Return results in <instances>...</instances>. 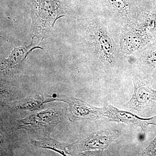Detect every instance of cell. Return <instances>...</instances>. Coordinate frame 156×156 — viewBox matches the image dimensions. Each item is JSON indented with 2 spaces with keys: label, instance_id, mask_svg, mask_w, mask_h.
I'll return each instance as SVG.
<instances>
[{
  "label": "cell",
  "instance_id": "obj_10",
  "mask_svg": "<svg viewBox=\"0 0 156 156\" xmlns=\"http://www.w3.org/2000/svg\"><path fill=\"white\" fill-rule=\"evenodd\" d=\"M30 143L37 147L52 150L63 156L70 155L67 149L69 144L60 142L51 138L50 136L41 138L38 140H31Z\"/></svg>",
  "mask_w": 156,
  "mask_h": 156
},
{
  "label": "cell",
  "instance_id": "obj_7",
  "mask_svg": "<svg viewBox=\"0 0 156 156\" xmlns=\"http://www.w3.org/2000/svg\"><path fill=\"white\" fill-rule=\"evenodd\" d=\"M56 101H60V98L45 97L40 94H35L20 100L14 101L8 103L6 106L12 111H35L44 108L47 103Z\"/></svg>",
  "mask_w": 156,
  "mask_h": 156
},
{
  "label": "cell",
  "instance_id": "obj_2",
  "mask_svg": "<svg viewBox=\"0 0 156 156\" xmlns=\"http://www.w3.org/2000/svg\"><path fill=\"white\" fill-rule=\"evenodd\" d=\"M66 108L61 107L49 108L13 122V129H23L41 138L50 136L55 127L64 119Z\"/></svg>",
  "mask_w": 156,
  "mask_h": 156
},
{
  "label": "cell",
  "instance_id": "obj_8",
  "mask_svg": "<svg viewBox=\"0 0 156 156\" xmlns=\"http://www.w3.org/2000/svg\"><path fill=\"white\" fill-rule=\"evenodd\" d=\"M134 92L127 106L134 110L156 101V91L147 85L139 82H134Z\"/></svg>",
  "mask_w": 156,
  "mask_h": 156
},
{
  "label": "cell",
  "instance_id": "obj_4",
  "mask_svg": "<svg viewBox=\"0 0 156 156\" xmlns=\"http://www.w3.org/2000/svg\"><path fill=\"white\" fill-rule=\"evenodd\" d=\"M34 37H32L31 42L29 45L15 47L7 58H3L1 62V78L8 80L13 77L22 68L27 56L31 52L37 49H42L39 45L34 44Z\"/></svg>",
  "mask_w": 156,
  "mask_h": 156
},
{
  "label": "cell",
  "instance_id": "obj_9",
  "mask_svg": "<svg viewBox=\"0 0 156 156\" xmlns=\"http://www.w3.org/2000/svg\"><path fill=\"white\" fill-rule=\"evenodd\" d=\"M90 32L91 38L100 56L109 62H112L114 57L112 44L105 32L100 27L94 24L91 27Z\"/></svg>",
  "mask_w": 156,
  "mask_h": 156
},
{
  "label": "cell",
  "instance_id": "obj_11",
  "mask_svg": "<svg viewBox=\"0 0 156 156\" xmlns=\"http://www.w3.org/2000/svg\"><path fill=\"white\" fill-rule=\"evenodd\" d=\"M109 5L118 12L123 14H128L131 6L128 0H105Z\"/></svg>",
  "mask_w": 156,
  "mask_h": 156
},
{
  "label": "cell",
  "instance_id": "obj_12",
  "mask_svg": "<svg viewBox=\"0 0 156 156\" xmlns=\"http://www.w3.org/2000/svg\"><path fill=\"white\" fill-rule=\"evenodd\" d=\"M144 154L147 155L156 156V137L144 150Z\"/></svg>",
  "mask_w": 156,
  "mask_h": 156
},
{
  "label": "cell",
  "instance_id": "obj_6",
  "mask_svg": "<svg viewBox=\"0 0 156 156\" xmlns=\"http://www.w3.org/2000/svg\"><path fill=\"white\" fill-rule=\"evenodd\" d=\"M105 116L114 122L131 124L140 127L142 130H145L151 124L156 125V116L150 119H142L129 112L119 110L111 105L105 108Z\"/></svg>",
  "mask_w": 156,
  "mask_h": 156
},
{
  "label": "cell",
  "instance_id": "obj_3",
  "mask_svg": "<svg viewBox=\"0 0 156 156\" xmlns=\"http://www.w3.org/2000/svg\"><path fill=\"white\" fill-rule=\"evenodd\" d=\"M120 134L117 130H110L89 133L69 144L68 151L81 153L91 150L103 151L120 136Z\"/></svg>",
  "mask_w": 156,
  "mask_h": 156
},
{
  "label": "cell",
  "instance_id": "obj_13",
  "mask_svg": "<svg viewBox=\"0 0 156 156\" xmlns=\"http://www.w3.org/2000/svg\"><path fill=\"white\" fill-rule=\"evenodd\" d=\"M146 62L151 66L156 67V52L150 53L146 58Z\"/></svg>",
  "mask_w": 156,
  "mask_h": 156
},
{
  "label": "cell",
  "instance_id": "obj_5",
  "mask_svg": "<svg viewBox=\"0 0 156 156\" xmlns=\"http://www.w3.org/2000/svg\"><path fill=\"white\" fill-rule=\"evenodd\" d=\"M68 105L69 119L71 122L78 120L95 119L105 116V108H98L73 97L60 98Z\"/></svg>",
  "mask_w": 156,
  "mask_h": 156
},
{
  "label": "cell",
  "instance_id": "obj_1",
  "mask_svg": "<svg viewBox=\"0 0 156 156\" xmlns=\"http://www.w3.org/2000/svg\"><path fill=\"white\" fill-rule=\"evenodd\" d=\"M69 5L68 0H31L33 37L40 42L47 38L57 20L68 15Z\"/></svg>",
  "mask_w": 156,
  "mask_h": 156
}]
</instances>
